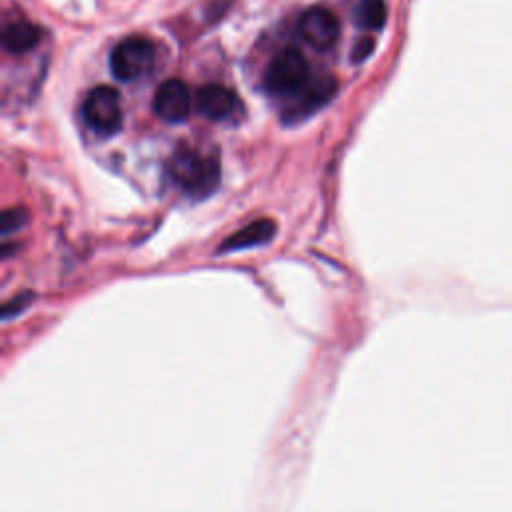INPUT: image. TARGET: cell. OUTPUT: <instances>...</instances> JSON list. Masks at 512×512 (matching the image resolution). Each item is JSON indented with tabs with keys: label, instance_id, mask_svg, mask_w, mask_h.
I'll list each match as a JSON object with an SVG mask.
<instances>
[{
	"label": "cell",
	"instance_id": "1",
	"mask_svg": "<svg viewBox=\"0 0 512 512\" xmlns=\"http://www.w3.org/2000/svg\"><path fill=\"white\" fill-rule=\"evenodd\" d=\"M172 180L192 198L210 196L220 182V164L192 148H180L168 164Z\"/></svg>",
	"mask_w": 512,
	"mask_h": 512
},
{
	"label": "cell",
	"instance_id": "2",
	"mask_svg": "<svg viewBox=\"0 0 512 512\" xmlns=\"http://www.w3.org/2000/svg\"><path fill=\"white\" fill-rule=\"evenodd\" d=\"M310 82V68L306 58L294 50H280L264 72V88L274 96H294Z\"/></svg>",
	"mask_w": 512,
	"mask_h": 512
},
{
	"label": "cell",
	"instance_id": "3",
	"mask_svg": "<svg viewBox=\"0 0 512 512\" xmlns=\"http://www.w3.org/2000/svg\"><path fill=\"white\" fill-rule=\"evenodd\" d=\"M154 64V46L142 36H130L110 54V70L116 80L132 82L148 74Z\"/></svg>",
	"mask_w": 512,
	"mask_h": 512
},
{
	"label": "cell",
	"instance_id": "4",
	"mask_svg": "<svg viewBox=\"0 0 512 512\" xmlns=\"http://www.w3.org/2000/svg\"><path fill=\"white\" fill-rule=\"evenodd\" d=\"M82 116L86 124L102 134L112 136L122 126V108L118 92L110 86H96L82 102Z\"/></svg>",
	"mask_w": 512,
	"mask_h": 512
},
{
	"label": "cell",
	"instance_id": "5",
	"mask_svg": "<svg viewBox=\"0 0 512 512\" xmlns=\"http://www.w3.org/2000/svg\"><path fill=\"white\" fill-rule=\"evenodd\" d=\"M300 38L316 50H328L336 44L340 26L336 16L324 6L308 8L298 20Z\"/></svg>",
	"mask_w": 512,
	"mask_h": 512
},
{
	"label": "cell",
	"instance_id": "6",
	"mask_svg": "<svg viewBox=\"0 0 512 512\" xmlns=\"http://www.w3.org/2000/svg\"><path fill=\"white\" fill-rule=\"evenodd\" d=\"M190 106H192V96L188 86L182 80L168 78L156 88L152 108L156 116L162 118L164 122L176 124L186 120L190 114Z\"/></svg>",
	"mask_w": 512,
	"mask_h": 512
},
{
	"label": "cell",
	"instance_id": "7",
	"mask_svg": "<svg viewBox=\"0 0 512 512\" xmlns=\"http://www.w3.org/2000/svg\"><path fill=\"white\" fill-rule=\"evenodd\" d=\"M338 84L332 76H322L316 80H310L298 94H294V104L284 110V122L296 124L322 108L336 92Z\"/></svg>",
	"mask_w": 512,
	"mask_h": 512
},
{
	"label": "cell",
	"instance_id": "8",
	"mask_svg": "<svg viewBox=\"0 0 512 512\" xmlns=\"http://www.w3.org/2000/svg\"><path fill=\"white\" fill-rule=\"evenodd\" d=\"M196 106L210 120H226L238 108V98L226 86L208 84L196 92Z\"/></svg>",
	"mask_w": 512,
	"mask_h": 512
},
{
	"label": "cell",
	"instance_id": "9",
	"mask_svg": "<svg viewBox=\"0 0 512 512\" xmlns=\"http://www.w3.org/2000/svg\"><path fill=\"white\" fill-rule=\"evenodd\" d=\"M274 232H276V224L270 218H258V220L242 226L234 234H230L224 242H220L216 252L218 254H230V252L246 250V248H252V246H262V244L270 242Z\"/></svg>",
	"mask_w": 512,
	"mask_h": 512
},
{
	"label": "cell",
	"instance_id": "10",
	"mask_svg": "<svg viewBox=\"0 0 512 512\" xmlns=\"http://www.w3.org/2000/svg\"><path fill=\"white\" fill-rule=\"evenodd\" d=\"M40 38H42L40 28L26 20L10 22L2 32V44L12 54H22L32 50L40 42Z\"/></svg>",
	"mask_w": 512,
	"mask_h": 512
},
{
	"label": "cell",
	"instance_id": "11",
	"mask_svg": "<svg viewBox=\"0 0 512 512\" xmlns=\"http://www.w3.org/2000/svg\"><path fill=\"white\" fill-rule=\"evenodd\" d=\"M354 20L364 30H380L386 24L384 0H360L354 10Z\"/></svg>",
	"mask_w": 512,
	"mask_h": 512
},
{
	"label": "cell",
	"instance_id": "12",
	"mask_svg": "<svg viewBox=\"0 0 512 512\" xmlns=\"http://www.w3.org/2000/svg\"><path fill=\"white\" fill-rule=\"evenodd\" d=\"M26 220H28V216L22 208H8L2 214V232L10 234V232L18 230L20 226H24Z\"/></svg>",
	"mask_w": 512,
	"mask_h": 512
},
{
	"label": "cell",
	"instance_id": "13",
	"mask_svg": "<svg viewBox=\"0 0 512 512\" xmlns=\"http://www.w3.org/2000/svg\"><path fill=\"white\" fill-rule=\"evenodd\" d=\"M30 300H34V294H30V292H24V294L14 296V298L4 306V318L8 320V318H12L14 314H20V312L30 304Z\"/></svg>",
	"mask_w": 512,
	"mask_h": 512
},
{
	"label": "cell",
	"instance_id": "14",
	"mask_svg": "<svg viewBox=\"0 0 512 512\" xmlns=\"http://www.w3.org/2000/svg\"><path fill=\"white\" fill-rule=\"evenodd\" d=\"M372 50H374V40L372 38H360L352 48L350 60L352 62H362L372 54Z\"/></svg>",
	"mask_w": 512,
	"mask_h": 512
}]
</instances>
